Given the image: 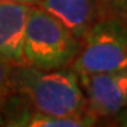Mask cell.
Instances as JSON below:
<instances>
[{
    "label": "cell",
    "instance_id": "cell-10",
    "mask_svg": "<svg viewBox=\"0 0 127 127\" xmlns=\"http://www.w3.org/2000/svg\"><path fill=\"white\" fill-rule=\"evenodd\" d=\"M107 4H112L114 6V7H120V9H123V7H127V0H104Z\"/></svg>",
    "mask_w": 127,
    "mask_h": 127
},
{
    "label": "cell",
    "instance_id": "cell-5",
    "mask_svg": "<svg viewBox=\"0 0 127 127\" xmlns=\"http://www.w3.org/2000/svg\"><path fill=\"white\" fill-rule=\"evenodd\" d=\"M96 119L86 112L75 116H55L30 107L20 96L11 93L0 110V124L13 127H88Z\"/></svg>",
    "mask_w": 127,
    "mask_h": 127
},
{
    "label": "cell",
    "instance_id": "cell-7",
    "mask_svg": "<svg viewBox=\"0 0 127 127\" xmlns=\"http://www.w3.org/2000/svg\"><path fill=\"white\" fill-rule=\"evenodd\" d=\"M38 6L79 40L97 21V0H41Z\"/></svg>",
    "mask_w": 127,
    "mask_h": 127
},
{
    "label": "cell",
    "instance_id": "cell-3",
    "mask_svg": "<svg viewBox=\"0 0 127 127\" xmlns=\"http://www.w3.org/2000/svg\"><path fill=\"white\" fill-rule=\"evenodd\" d=\"M127 68V24L119 18L99 20L81 40L72 69L79 78Z\"/></svg>",
    "mask_w": 127,
    "mask_h": 127
},
{
    "label": "cell",
    "instance_id": "cell-11",
    "mask_svg": "<svg viewBox=\"0 0 127 127\" xmlns=\"http://www.w3.org/2000/svg\"><path fill=\"white\" fill-rule=\"evenodd\" d=\"M9 1H16V3H24V4L34 6V4H38L41 0H9Z\"/></svg>",
    "mask_w": 127,
    "mask_h": 127
},
{
    "label": "cell",
    "instance_id": "cell-6",
    "mask_svg": "<svg viewBox=\"0 0 127 127\" xmlns=\"http://www.w3.org/2000/svg\"><path fill=\"white\" fill-rule=\"evenodd\" d=\"M31 6L0 0V57L24 65V34Z\"/></svg>",
    "mask_w": 127,
    "mask_h": 127
},
{
    "label": "cell",
    "instance_id": "cell-1",
    "mask_svg": "<svg viewBox=\"0 0 127 127\" xmlns=\"http://www.w3.org/2000/svg\"><path fill=\"white\" fill-rule=\"evenodd\" d=\"M11 93L35 110L55 116L86 113V96L72 68L44 71L30 65H14Z\"/></svg>",
    "mask_w": 127,
    "mask_h": 127
},
{
    "label": "cell",
    "instance_id": "cell-8",
    "mask_svg": "<svg viewBox=\"0 0 127 127\" xmlns=\"http://www.w3.org/2000/svg\"><path fill=\"white\" fill-rule=\"evenodd\" d=\"M14 64L0 57V110L11 95V73Z\"/></svg>",
    "mask_w": 127,
    "mask_h": 127
},
{
    "label": "cell",
    "instance_id": "cell-2",
    "mask_svg": "<svg viewBox=\"0 0 127 127\" xmlns=\"http://www.w3.org/2000/svg\"><path fill=\"white\" fill-rule=\"evenodd\" d=\"M79 50V38L38 4L31 6L23 47L26 65L44 71L66 68Z\"/></svg>",
    "mask_w": 127,
    "mask_h": 127
},
{
    "label": "cell",
    "instance_id": "cell-4",
    "mask_svg": "<svg viewBox=\"0 0 127 127\" xmlns=\"http://www.w3.org/2000/svg\"><path fill=\"white\" fill-rule=\"evenodd\" d=\"M86 110L95 117L114 116L127 106V68L79 78Z\"/></svg>",
    "mask_w": 127,
    "mask_h": 127
},
{
    "label": "cell",
    "instance_id": "cell-9",
    "mask_svg": "<svg viewBox=\"0 0 127 127\" xmlns=\"http://www.w3.org/2000/svg\"><path fill=\"white\" fill-rule=\"evenodd\" d=\"M117 124L127 127V106H124L117 113Z\"/></svg>",
    "mask_w": 127,
    "mask_h": 127
}]
</instances>
